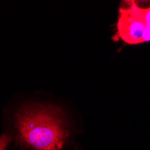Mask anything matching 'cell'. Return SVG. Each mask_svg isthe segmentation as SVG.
Masks as SVG:
<instances>
[{"instance_id": "3", "label": "cell", "mask_w": 150, "mask_h": 150, "mask_svg": "<svg viewBox=\"0 0 150 150\" xmlns=\"http://www.w3.org/2000/svg\"><path fill=\"white\" fill-rule=\"evenodd\" d=\"M11 140V138L8 135L4 134L0 137V150H6L8 144Z\"/></svg>"}, {"instance_id": "2", "label": "cell", "mask_w": 150, "mask_h": 150, "mask_svg": "<svg viewBox=\"0 0 150 150\" xmlns=\"http://www.w3.org/2000/svg\"><path fill=\"white\" fill-rule=\"evenodd\" d=\"M114 40L127 44H140L150 40V2L147 6L139 1H124L119 9L117 32Z\"/></svg>"}, {"instance_id": "1", "label": "cell", "mask_w": 150, "mask_h": 150, "mask_svg": "<svg viewBox=\"0 0 150 150\" xmlns=\"http://www.w3.org/2000/svg\"><path fill=\"white\" fill-rule=\"evenodd\" d=\"M16 127L20 141L34 150H60L69 137L64 113L56 106L23 107Z\"/></svg>"}]
</instances>
